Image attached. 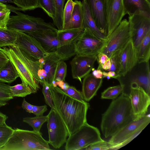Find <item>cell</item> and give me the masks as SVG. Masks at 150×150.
<instances>
[{"instance_id": "f35d334b", "label": "cell", "mask_w": 150, "mask_h": 150, "mask_svg": "<svg viewBox=\"0 0 150 150\" xmlns=\"http://www.w3.org/2000/svg\"><path fill=\"white\" fill-rule=\"evenodd\" d=\"M75 4L73 0H68L66 3L63 11V27L70 19Z\"/></svg>"}, {"instance_id": "d6986e66", "label": "cell", "mask_w": 150, "mask_h": 150, "mask_svg": "<svg viewBox=\"0 0 150 150\" xmlns=\"http://www.w3.org/2000/svg\"><path fill=\"white\" fill-rule=\"evenodd\" d=\"M91 15L100 31L107 37L104 0H85Z\"/></svg>"}, {"instance_id": "3957f363", "label": "cell", "mask_w": 150, "mask_h": 150, "mask_svg": "<svg viewBox=\"0 0 150 150\" xmlns=\"http://www.w3.org/2000/svg\"><path fill=\"white\" fill-rule=\"evenodd\" d=\"M48 141L42 137L41 132L14 129L11 136L0 150H49Z\"/></svg>"}, {"instance_id": "d590c367", "label": "cell", "mask_w": 150, "mask_h": 150, "mask_svg": "<svg viewBox=\"0 0 150 150\" xmlns=\"http://www.w3.org/2000/svg\"><path fill=\"white\" fill-rule=\"evenodd\" d=\"M11 127L4 122L0 125V148L7 142L14 131Z\"/></svg>"}, {"instance_id": "8fae6325", "label": "cell", "mask_w": 150, "mask_h": 150, "mask_svg": "<svg viewBox=\"0 0 150 150\" xmlns=\"http://www.w3.org/2000/svg\"><path fill=\"white\" fill-rule=\"evenodd\" d=\"M106 41L98 38L89 29L86 28L76 43V54L89 56L97 55L100 52Z\"/></svg>"}, {"instance_id": "60d3db41", "label": "cell", "mask_w": 150, "mask_h": 150, "mask_svg": "<svg viewBox=\"0 0 150 150\" xmlns=\"http://www.w3.org/2000/svg\"><path fill=\"white\" fill-rule=\"evenodd\" d=\"M66 94L73 98L82 102H85L82 93L74 87L69 85L65 89L62 90Z\"/></svg>"}, {"instance_id": "7402d4cb", "label": "cell", "mask_w": 150, "mask_h": 150, "mask_svg": "<svg viewBox=\"0 0 150 150\" xmlns=\"http://www.w3.org/2000/svg\"><path fill=\"white\" fill-rule=\"evenodd\" d=\"M146 71L145 73H138L130 77L128 84L123 89L122 93L129 96L130 91V85L132 83H135L150 95V72L149 61L147 62Z\"/></svg>"}, {"instance_id": "ba28073f", "label": "cell", "mask_w": 150, "mask_h": 150, "mask_svg": "<svg viewBox=\"0 0 150 150\" xmlns=\"http://www.w3.org/2000/svg\"><path fill=\"white\" fill-rule=\"evenodd\" d=\"M47 115L49 144L54 148L59 149L66 143L69 136L67 129L55 109L51 108Z\"/></svg>"}, {"instance_id": "4dcf8cb0", "label": "cell", "mask_w": 150, "mask_h": 150, "mask_svg": "<svg viewBox=\"0 0 150 150\" xmlns=\"http://www.w3.org/2000/svg\"><path fill=\"white\" fill-rule=\"evenodd\" d=\"M47 115L36 116L33 117H27L24 118L23 121L28 124L33 129V130L40 132V129L43 124L47 122Z\"/></svg>"}, {"instance_id": "603a6c76", "label": "cell", "mask_w": 150, "mask_h": 150, "mask_svg": "<svg viewBox=\"0 0 150 150\" xmlns=\"http://www.w3.org/2000/svg\"><path fill=\"white\" fill-rule=\"evenodd\" d=\"M61 60L56 53H48L44 58L42 69L47 75V84L52 85L54 81V76L58 63Z\"/></svg>"}, {"instance_id": "4fadbf2b", "label": "cell", "mask_w": 150, "mask_h": 150, "mask_svg": "<svg viewBox=\"0 0 150 150\" xmlns=\"http://www.w3.org/2000/svg\"><path fill=\"white\" fill-rule=\"evenodd\" d=\"M129 97L134 116L136 119L146 115L150 104V95L135 83L130 85Z\"/></svg>"}, {"instance_id": "ee69618b", "label": "cell", "mask_w": 150, "mask_h": 150, "mask_svg": "<svg viewBox=\"0 0 150 150\" xmlns=\"http://www.w3.org/2000/svg\"><path fill=\"white\" fill-rule=\"evenodd\" d=\"M110 59L111 63V67L110 69L107 71H114L117 75H119L120 66L118 60V53L114 55Z\"/></svg>"}, {"instance_id": "1f68e13d", "label": "cell", "mask_w": 150, "mask_h": 150, "mask_svg": "<svg viewBox=\"0 0 150 150\" xmlns=\"http://www.w3.org/2000/svg\"><path fill=\"white\" fill-rule=\"evenodd\" d=\"M124 88L123 84L108 88L101 93V98L113 100L122 92Z\"/></svg>"}, {"instance_id": "8992f818", "label": "cell", "mask_w": 150, "mask_h": 150, "mask_svg": "<svg viewBox=\"0 0 150 150\" xmlns=\"http://www.w3.org/2000/svg\"><path fill=\"white\" fill-rule=\"evenodd\" d=\"M150 122L149 114L145 115L129 123L110 137L109 142L113 145L112 150L118 149L136 137Z\"/></svg>"}, {"instance_id": "5b68a950", "label": "cell", "mask_w": 150, "mask_h": 150, "mask_svg": "<svg viewBox=\"0 0 150 150\" xmlns=\"http://www.w3.org/2000/svg\"><path fill=\"white\" fill-rule=\"evenodd\" d=\"M103 140L99 130L86 122L68 137L65 143V149L83 150L93 144Z\"/></svg>"}, {"instance_id": "db71d44e", "label": "cell", "mask_w": 150, "mask_h": 150, "mask_svg": "<svg viewBox=\"0 0 150 150\" xmlns=\"http://www.w3.org/2000/svg\"><path fill=\"white\" fill-rule=\"evenodd\" d=\"M108 73L111 78L118 79L120 77V76L117 75L115 72L113 71H109Z\"/></svg>"}, {"instance_id": "ac0fdd59", "label": "cell", "mask_w": 150, "mask_h": 150, "mask_svg": "<svg viewBox=\"0 0 150 150\" xmlns=\"http://www.w3.org/2000/svg\"><path fill=\"white\" fill-rule=\"evenodd\" d=\"M57 31L41 30L28 34L35 38L47 53H56L58 45Z\"/></svg>"}, {"instance_id": "2e32d148", "label": "cell", "mask_w": 150, "mask_h": 150, "mask_svg": "<svg viewBox=\"0 0 150 150\" xmlns=\"http://www.w3.org/2000/svg\"><path fill=\"white\" fill-rule=\"evenodd\" d=\"M97 55L84 56L76 54L70 62L73 78L81 82V79L88 74L94 69Z\"/></svg>"}, {"instance_id": "9c48e42d", "label": "cell", "mask_w": 150, "mask_h": 150, "mask_svg": "<svg viewBox=\"0 0 150 150\" xmlns=\"http://www.w3.org/2000/svg\"><path fill=\"white\" fill-rule=\"evenodd\" d=\"M83 29L58 30V45L56 53L61 60H67L76 54V43Z\"/></svg>"}, {"instance_id": "8d00e7d4", "label": "cell", "mask_w": 150, "mask_h": 150, "mask_svg": "<svg viewBox=\"0 0 150 150\" xmlns=\"http://www.w3.org/2000/svg\"><path fill=\"white\" fill-rule=\"evenodd\" d=\"M39 8H41L52 19L55 15L54 0H38Z\"/></svg>"}, {"instance_id": "7dc6e473", "label": "cell", "mask_w": 150, "mask_h": 150, "mask_svg": "<svg viewBox=\"0 0 150 150\" xmlns=\"http://www.w3.org/2000/svg\"><path fill=\"white\" fill-rule=\"evenodd\" d=\"M38 75L39 79V83L43 85L47 84V75L43 69H40L38 71Z\"/></svg>"}, {"instance_id": "680465c9", "label": "cell", "mask_w": 150, "mask_h": 150, "mask_svg": "<svg viewBox=\"0 0 150 150\" xmlns=\"http://www.w3.org/2000/svg\"><path fill=\"white\" fill-rule=\"evenodd\" d=\"M1 3V2H0V3Z\"/></svg>"}, {"instance_id": "bcb514c9", "label": "cell", "mask_w": 150, "mask_h": 150, "mask_svg": "<svg viewBox=\"0 0 150 150\" xmlns=\"http://www.w3.org/2000/svg\"><path fill=\"white\" fill-rule=\"evenodd\" d=\"M109 59L106 54L101 52H99L97 55L96 60H97L99 64L98 69H101L102 66Z\"/></svg>"}, {"instance_id": "7bdbcfd3", "label": "cell", "mask_w": 150, "mask_h": 150, "mask_svg": "<svg viewBox=\"0 0 150 150\" xmlns=\"http://www.w3.org/2000/svg\"><path fill=\"white\" fill-rule=\"evenodd\" d=\"M11 11L7 8L0 11V29L7 28V22L10 16Z\"/></svg>"}, {"instance_id": "d4e9b609", "label": "cell", "mask_w": 150, "mask_h": 150, "mask_svg": "<svg viewBox=\"0 0 150 150\" xmlns=\"http://www.w3.org/2000/svg\"><path fill=\"white\" fill-rule=\"evenodd\" d=\"M82 3L83 13V29L88 28L96 36L102 40L107 41L108 39L100 31L96 26L85 0H83Z\"/></svg>"}, {"instance_id": "52a82bcc", "label": "cell", "mask_w": 150, "mask_h": 150, "mask_svg": "<svg viewBox=\"0 0 150 150\" xmlns=\"http://www.w3.org/2000/svg\"><path fill=\"white\" fill-rule=\"evenodd\" d=\"M132 38L129 23L126 19L122 20L108 37L100 52L109 59L118 54Z\"/></svg>"}, {"instance_id": "681fc988", "label": "cell", "mask_w": 150, "mask_h": 150, "mask_svg": "<svg viewBox=\"0 0 150 150\" xmlns=\"http://www.w3.org/2000/svg\"><path fill=\"white\" fill-rule=\"evenodd\" d=\"M33 105L27 102L24 99L22 104V107L27 112L32 113Z\"/></svg>"}, {"instance_id": "f907efd6", "label": "cell", "mask_w": 150, "mask_h": 150, "mask_svg": "<svg viewBox=\"0 0 150 150\" xmlns=\"http://www.w3.org/2000/svg\"><path fill=\"white\" fill-rule=\"evenodd\" d=\"M92 74L96 78L101 79L103 78V71L100 69H94L93 70Z\"/></svg>"}, {"instance_id": "4316f807", "label": "cell", "mask_w": 150, "mask_h": 150, "mask_svg": "<svg viewBox=\"0 0 150 150\" xmlns=\"http://www.w3.org/2000/svg\"><path fill=\"white\" fill-rule=\"evenodd\" d=\"M11 46L12 47L16 52L23 63L31 73L37 82L39 84L38 73V70L42 69L41 67V63L39 61L34 62L28 59L21 53L16 45Z\"/></svg>"}, {"instance_id": "d6a6232c", "label": "cell", "mask_w": 150, "mask_h": 150, "mask_svg": "<svg viewBox=\"0 0 150 150\" xmlns=\"http://www.w3.org/2000/svg\"><path fill=\"white\" fill-rule=\"evenodd\" d=\"M10 86L0 81V107L6 105L9 101L13 98L10 91Z\"/></svg>"}, {"instance_id": "f1b7e54d", "label": "cell", "mask_w": 150, "mask_h": 150, "mask_svg": "<svg viewBox=\"0 0 150 150\" xmlns=\"http://www.w3.org/2000/svg\"><path fill=\"white\" fill-rule=\"evenodd\" d=\"M19 76L16 69L9 60L6 66L0 71V81L11 83Z\"/></svg>"}, {"instance_id": "7c38bea8", "label": "cell", "mask_w": 150, "mask_h": 150, "mask_svg": "<svg viewBox=\"0 0 150 150\" xmlns=\"http://www.w3.org/2000/svg\"><path fill=\"white\" fill-rule=\"evenodd\" d=\"M0 50L8 57L16 69L22 83L28 86L32 93H35L40 88L33 76L23 63L17 54L11 46L0 48Z\"/></svg>"}, {"instance_id": "e0dca14e", "label": "cell", "mask_w": 150, "mask_h": 150, "mask_svg": "<svg viewBox=\"0 0 150 150\" xmlns=\"http://www.w3.org/2000/svg\"><path fill=\"white\" fill-rule=\"evenodd\" d=\"M120 69L118 75L124 76L137 63L136 50L131 38L118 53Z\"/></svg>"}, {"instance_id": "5bb4252c", "label": "cell", "mask_w": 150, "mask_h": 150, "mask_svg": "<svg viewBox=\"0 0 150 150\" xmlns=\"http://www.w3.org/2000/svg\"><path fill=\"white\" fill-rule=\"evenodd\" d=\"M104 9L108 39L126 14L122 0H104Z\"/></svg>"}, {"instance_id": "816d5d0a", "label": "cell", "mask_w": 150, "mask_h": 150, "mask_svg": "<svg viewBox=\"0 0 150 150\" xmlns=\"http://www.w3.org/2000/svg\"><path fill=\"white\" fill-rule=\"evenodd\" d=\"M111 63L110 59H109L102 66L101 69L107 71L110 67Z\"/></svg>"}, {"instance_id": "f546056e", "label": "cell", "mask_w": 150, "mask_h": 150, "mask_svg": "<svg viewBox=\"0 0 150 150\" xmlns=\"http://www.w3.org/2000/svg\"><path fill=\"white\" fill-rule=\"evenodd\" d=\"M66 0H54L55 15L52 19L53 24L58 30H61L63 27V11Z\"/></svg>"}, {"instance_id": "ab89813d", "label": "cell", "mask_w": 150, "mask_h": 150, "mask_svg": "<svg viewBox=\"0 0 150 150\" xmlns=\"http://www.w3.org/2000/svg\"><path fill=\"white\" fill-rule=\"evenodd\" d=\"M113 145L109 141L104 140L93 144L85 148V150H112Z\"/></svg>"}, {"instance_id": "f5cc1de1", "label": "cell", "mask_w": 150, "mask_h": 150, "mask_svg": "<svg viewBox=\"0 0 150 150\" xmlns=\"http://www.w3.org/2000/svg\"><path fill=\"white\" fill-rule=\"evenodd\" d=\"M8 118V116L0 111V125L5 122Z\"/></svg>"}, {"instance_id": "74e56055", "label": "cell", "mask_w": 150, "mask_h": 150, "mask_svg": "<svg viewBox=\"0 0 150 150\" xmlns=\"http://www.w3.org/2000/svg\"><path fill=\"white\" fill-rule=\"evenodd\" d=\"M67 73V65L64 60H60L58 63L54 76V81H65Z\"/></svg>"}, {"instance_id": "cb8c5ba5", "label": "cell", "mask_w": 150, "mask_h": 150, "mask_svg": "<svg viewBox=\"0 0 150 150\" xmlns=\"http://www.w3.org/2000/svg\"><path fill=\"white\" fill-rule=\"evenodd\" d=\"M75 4L70 19L62 30L83 29V6L80 1L75 0Z\"/></svg>"}, {"instance_id": "11a10c76", "label": "cell", "mask_w": 150, "mask_h": 150, "mask_svg": "<svg viewBox=\"0 0 150 150\" xmlns=\"http://www.w3.org/2000/svg\"><path fill=\"white\" fill-rule=\"evenodd\" d=\"M7 8V5L2 3H0V11H1Z\"/></svg>"}, {"instance_id": "e575fe53", "label": "cell", "mask_w": 150, "mask_h": 150, "mask_svg": "<svg viewBox=\"0 0 150 150\" xmlns=\"http://www.w3.org/2000/svg\"><path fill=\"white\" fill-rule=\"evenodd\" d=\"M13 0L14 4L21 11H30L39 8L38 0Z\"/></svg>"}, {"instance_id": "277c9868", "label": "cell", "mask_w": 150, "mask_h": 150, "mask_svg": "<svg viewBox=\"0 0 150 150\" xmlns=\"http://www.w3.org/2000/svg\"><path fill=\"white\" fill-rule=\"evenodd\" d=\"M17 14L10 16L7 22V28L27 34L41 30L57 31L53 23H47L42 18L36 17L14 11Z\"/></svg>"}, {"instance_id": "ffe728a7", "label": "cell", "mask_w": 150, "mask_h": 150, "mask_svg": "<svg viewBox=\"0 0 150 150\" xmlns=\"http://www.w3.org/2000/svg\"><path fill=\"white\" fill-rule=\"evenodd\" d=\"M126 14H141L150 18V3L148 0H122Z\"/></svg>"}, {"instance_id": "9f6ffc18", "label": "cell", "mask_w": 150, "mask_h": 150, "mask_svg": "<svg viewBox=\"0 0 150 150\" xmlns=\"http://www.w3.org/2000/svg\"><path fill=\"white\" fill-rule=\"evenodd\" d=\"M103 78H106L108 80L110 79L111 78V77H110L108 74V73L104 71H103Z\"/></svg>"}, {"instance_id": "83f0119b", "label": "cell", "mask_w": 150, "mask_h": 150, "mask_svg": "<svg viewBox=\"0 0 150 150\" xmlns=\"http://www.w3.org/2000/svg\"><path fill=\"white\" fill-rule=\"evenodd\" d=\"M19 31L8 28L0 29V48L15 45Z\"/></svg>"}, {"instance_id": "c3c4849f", "label": "cell", "mask_w": 150, "mask_h": 150, "mask_svg": "<svg viewBox=\"0 0 150 150\" xmlns=\"http://www.w3.org/2000/svg\"><path fill=\"white\" fill-rule=\"evenodd\" d=\"M9 61L7 55L0 50V71L6 66Z\"/></svg>"}, {"instance_id": "6f0895ef", "label": "cell", "mask_w": 150, "mask_h": 150, "mask_svg": "<svg viewBox=\"0 0 150 150\" xmlns=\"http://www.w3.org/2000/svg\"><path fill=\"white\" fill-rule=\"evenodd\" d=\"M0 2L2 3H11L14 4L13 0H0Z\"/></svg>"}, {"instance_id": "f6af8a7d", "label": "cell", "mask_w": 150, "mask_h": 150, "mask_svg": "<svg viewBox=\"0 0 150 150\" xmlns=\"http://www.w3.org/2000/svg\"><path fill=\"white\" fill-rule=\"evenodd\" d=\"M47 110V106L46 105L41 106L33 105L32 113L36 116H42Z\"/></svg>"}, {"instance_id": "30bf717a", "label": "cell", "mask_w": 150, "mask_h": 150, "mask_svg": "<svg viewBox=\"0 0 150 150\" xmlns=\"http://www.w3.org/2000/svg\"><path fill=\"white\" fill-rule=\"evenodd\" d=\"M15 45L24 56L34 62L38 61L48 54L35 38L22 32L19 31Z\"/></svg>"}, {"instance_id": "b9f144b4", "label": "cell", "mask_w": 150, "mask_h": 150, "mask_svg": "<svg viewBox=\"0 0 150 150\" xmlns=\"http://www.w3.org/2000/svg\"><path fill=\"white\" fill-rule=\"evenodd\" d=\"M42 86V92L44 96L46 103L51 108L55 109L50 91L49 85L46 84H43Z\"/></svg>"}, {"instance_id": "484cf974", "label": "cell", "mask_w": 150, "mask_h": 150, "mask_svg": "<svg viewBox=\"0 0 150 150\" xmlns=\"http://www.w3.org/2000/svg\"><path fill=\"white\" fill-rule=\"evenodd\" d=\"M150 31L144 38L136 49L137 62L141 63L149 61L150 57Z\"/></svg>"}, {"instance_id": "9a60e30c", "label": "cell", "mask_w": 150, "mask_h": 150, "mask_svg": "<svg viewBox=\"0 0 150 150\" xmlns=\"http://www.w3.org/2000/svg\"><path fill=\"white\" fill-rule=\"evenodd\" d=\"M128 21L131 32V39L136 49L150 31V18L141 14H134L129 16Z\"/></svg>"}, {"instance_id": "7a4b0ae2", "label": "cell", "mask_w": 150, "mask_h": 150, "mask_svg": "<svg viewBox=\"0 0 150 150\" xmlns=\"http://www.w3.org/2000/svg\"><path fill=\"white\" fill-rule=\"evenodd\" d=\"M102 117L100 128L103 134L106 138L111 137L135 120L129 96L122 93L112 100Z\"/></svg>"}, {"instance_id": "836d02e7", "label": "cell", "mask_w": 150, "mask_h": 150, "mask_svg": "<svg viewBox=\"0 0 150 150\" xmlns=\"http://www.w3.org/2000/svg\"><path fill=\"white\" fill-rule=\"evenodd\" d=\"M10 88L11 93L13 97H24L32 93L30 89L22 83L10 86Z\"/></svg>"}, {"instance_id": "44dd1931", "label": "cell", "mask_w": 150, "mask_h": 150, "mask_svg": "<svg viewBox=\"0 0 150 150\" xmlns=\"http://www.w3.org/2000/svg\"><path fill=\"white\" fill-rule=\"evenodd\" d=\"M103 79L96 78L92 74H89L84 77L81 93L85 101H89L96 95L102 85Z\"/></svg>"}, {"instance_id": "6da1fadb", "label": "cell", "mask_w": 150, "mask_h": 150, "mask_svg": "<svg viewBox=\"0 0 150 150\" xmlns=\"http://www.w3.org/2000/svg\"><path fill=\"white\" fill-rule=\"evenodd\" d=\"M48 85L55 108L66 125L69 136L87 122L89 104L73 98L57 86Z\"/></svg>"}]
</instances>
